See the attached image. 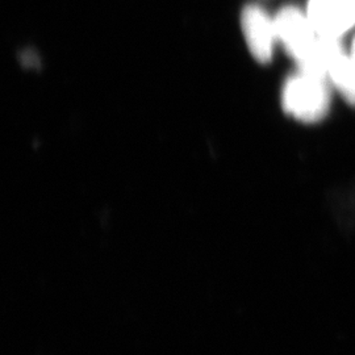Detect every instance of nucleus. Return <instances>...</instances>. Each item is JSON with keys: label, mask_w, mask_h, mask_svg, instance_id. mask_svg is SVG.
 I'll use <instances>...</instances> for the list:
<instances>
[{"label": "nucleus", "mask_w": 355, "mask_h": 355, "mask_svg": "<svg viewBox=\"0 0 355 355\" xmlns=\"http://www.w3.org/2000/svg\"><path fill=\"white\" fill-rule=\"evenodd\" d=\"M275 20L278 41L292 58L300 64L313 48L318 33L311 24L308 16L296 7H286Z\"/></svg>", "instance_id": "nucleus-2"}, {"label": "nucleus", "mask_w": 355, "mask_h": 355, "mask_svg": "<svg viewBox=\"0 0 355 355\" xmlns=\"http://www.w3.org/2000/svg\"><path fill=\"white\" fill-rule=\"evenodd\" d=\"M241 24L248 48L254 58L261 64L270 62L278 41L275 20L259 6L249 4L242 11Z\"/></svg>", "instance_id": "nucleus-3"}, {"label": "nucleus", "mask_w": 355, "mask_h": 355, "mask_svg": "<svg viewBox=\"0 0 355 355\" xmlns=\"http://www.w3.org/2000/svg\"><path fill=\"white\" fill-rule=\"evenodd\" d=\"M306 16L318 35L340 37L355 24V0H309Z\"/></svg>", "instance_id": "nucleus-4"}, {"label": "nucleus", "mask_w": 355, "mask_h": 355, "mask_svg": "<svg viewBox=\"0 0 355 355\" xmlns=\"http://www.w3.org/2000/svg\"><path fill=\"white\" fill-rule=\"evenodd\" d=\"M350 58L353 60L355 62V40L354 42H353V48H352V54H350Z\"/></svg>", "instance_id": "nucleus-6"}, {"label": "nucleus", "mask_w": 355, "mask_h": 355, "mask_svg": "<svg viewBox=\"0 0 355 355\" xmlns=\"http://www.w3.org/2000/svg\"><path fill=\"white\" fill-rule=\"evenodd\" d=\"M330 80L334 87L341 92L343 98L355 105V62L347 55L343 58L330 69Z\"/></svg>", "instance_id": "nucleus-5"}, {"label": "nucleus", "mask_w": 355, "mask_h": 355, "mask_svg": "<svg viewBox=\"0 0 355 355\" xmlns=\"http://www.w3.org/2000/svg\"><path fill=\"white\" fill-rule=\"evenodd\" d=\"M283 108L304 123H316L328 114L329 86L327 78L302 71L291 76L283 89Z\"/></svg>", "instance_id": "nucleus-1"}]
</instances>
